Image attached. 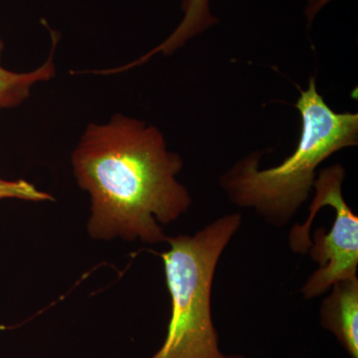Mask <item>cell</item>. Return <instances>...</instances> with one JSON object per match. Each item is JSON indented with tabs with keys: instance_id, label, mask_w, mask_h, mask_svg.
Here are the masks:
<instances>
[{
	"instance_id": "obj_1",
	"label": "cell",
	"mask_w": 358,
	"mask_h": 358,
	"mask_svg": "<svg viewBox=\"0 0 358 358\" xmlns=\"http://www.w3.org/2000/svg\"><path fill=\"white\" fill-rule=\"evenodd\" d=\"M78 185L91 200L89 236L98 241L166 243L164 226L192 199L178 176L182 159L154 126L127 115L90 124L71 157Z\"/></svg>"
},
{
	"instance_id": "obj_7",
	"label": "cell",
	"mask_w": 358,
	"mask_h": 358,
	"mask_svg": "<svg viewBox=\"0 0 358 358\" xmlns=\"http://www.w3.org/2000/svg\"><path fill=\"white\" fill-rule=\"evenodd\" d=\"M57 43V37L52 35L51 52L44 64L31 72L17 73L2 67L1 55L4 44L0 39V112L21 105L30 96L35 84L49 81L55 76L53 59Z\"/></svg>"
},
{
	"instance_id": "obj_2",
	"label": "cell",
	"mask_w": 358,
	"mask_h": 358,
	"mask_svg": "<svg viewBox=\"0 0 358 358\" xmlns=\"http://www.w3.org/2000/svg\"><path fill=\"white\" fill-rule=\"evenodd\" d=\"M296 108L301 117L300 141L280 166L261 169V152L240 159L220 178L230 201L251 208L265 222L284 227L307 201L317 167L327 157L358 143V115L336 113L317 89L315 78L301 91Z\"/></svg>"
},
{
	"instance_id": "obj_9",
	"label": "cell",
	"mask_w": 358,
	"mask_h": 358,
	"mask_svg": "<svg viewBox=\"0 0 358 358\" xmlns=\"http://www.w3.org/2000/svg\"><path fill=\"white\" fill-rule=\"evenodd\" d=\"M228 358H245L241 355H228Z\"/></svg>"
},
{
	"instance_id": "obj_3",
	"label": "cell",
	"mask_w": 358,
	"mask_h": 358,
	"mask_svg": "<svg viewBox=\"0 0 358 358\" xmlns=\"http://www.w3.org/2000/svg\"><path fill=\"white\" fill-rule=\"evenodd\" d=\"M241 224V213L227 214L194 235L167 238L169 249L159 256L171 315L166 339L152 358H228L212 320V284L221 255Z\"/></svg>"
},
{
	"instance_id": "obj_8",
	"label": "cell",
	"mask_w": 358,
	"mask_h": 358,
	"mask_svg": "<svg viewBox=\"0 0 358 358\" xmlns=\"http://www.w3.org/2000/svg\"><path fill=\"white\" fill-rule=\"evenodd\" d=\"M20 199L24 201H54L55 199L49 193L42 192L34 185L24 179L4 180L0 178V200Z\"/></svg>"
},
{
	"instance_id": "obj_5",
	"label": "cell",
	"mask_w": 358,
	"mask_h": 358,
	"mask_svg": "<svg viewBox=\"0 0 358 358\" xmlns=\"http://www.w3.org/2000/svg\"><path fill=\"white\" fill-rule=\"evenodd\" d=\"M320 308V326L338 339L352 358H358V278L334 284Z\"/></svg>"
},
{
	"instance_id": "obj_6",
	"label": "cell",
	"mask_w": 358,
	"mask_h": 358,
	"mask_svg": "<svg viewBox=\"0 0 358 358\" xmlns=\"http://www.w3.org/2000/svg\"><path fill=\"white\" fill-rule=\"evenodd\" d=\"M182 10L185 16L169 37L134 62L117 67L115 69L117 73L124 72L136 66L143 64L159 52L166 56L171 55L193 37L206 31L218 23V18L211 13L210 0H185Z\"/></svg>"
},
{
	"instance_id": "obj_4",
	"label": "cell",
	"mask_w": 358,
	"mask_h": 358,
	"mask_svg": "<svg viewBox=\"0 0 358 358\" xmlns=\"http://www.w3.org/2000/svg\"><path fill=\"white\" fill-rule=\"evenodd\" d=\"M345 178L341 164L320 171L313 183L310 216L289 234V249L294 254L308 252L319 264L301 288L307 300L319 298L338 282L357 277L358 217L343 199Z\"/></svg>"
}]
</instances>
